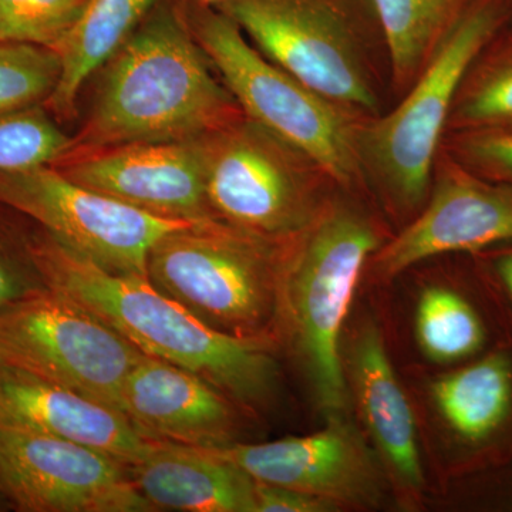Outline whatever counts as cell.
<instances>
[{"label": "cell", "mask_w": 512, "mask_h": 512, "mask_svg": "<svg viewBox=\"0 0 512 512\" xmlns=\"http://www.w3.org/2000/svg\"><path fill=\"white\" fill-rule=\"evenodd\" d=\"M177 20L148 23L111 62L72 151L140 143H184L239 119L241 109ZM70 151V153H72Z\"/></svg>", "instance_id": "obj_2"}, {"label": "cell", "mask_w": 512, "mask_h": 512, "mask_svg": "<svg viewBox=\"0 0 512 512\" xmlns=\"http://www.w3.org/2000/svg\"><path fill=\"white\" fill-rule=\"evenodd\" d=\"M127 470L156 511L256 512L254 478L208 448L160 441Z\"/></svg>", "instance_id": "obj_17"}, {"label": "cell", "mask_w": 512, "mask_h": 512, "mask_svg": "<svg viewBox=\"0 0 512 512\" xmlns=\"http://www.w3.org/2000/svg\"><path fill=\"white\" fill-rule=\"evenodd\" d=\"M197 39L239 109L340 184L362 174L353 111L309 89L269 62L227 15L198 20Z\"/></svg>", "instance_id": "obj_6"}, {"label": "cell", "mask_w": 512, "mask_h": 512, "mask_svg": "<svg viewBox=\"0 0 512 512\" xmlns=\"http://www.w3.org/2000/svg\"><path fill=\"white\" fill-rule=\"evenodd\" d=\"M87 0H0V42L57 50Z\"/></svg>", "instance_id": "obj_26"}, {"label": "cell", "mask_w": 512, "mask_h": 512, "mask_svg": "<svg viewBox=\"0 0 512 512\" xmlns=\"http://www.w3.org/2000/svg\"><path fill=\"white\" fill-rule=\"evenodd\" d=\"M55 168L74 183L150 214L218 221L205 192L198 140L72 151Z\"/></svg>", "instance_id": "obj_13"}, {"label": "cell", "mask_w": 512, "mask_h": 512, "mask_svg": "<svg viewBox=\"0 0 512 512\" xmlns=\"http://www.w3.org/2000/svg\"><path fill=\"white\" fill-rule=\"evenodd\" d=\"M508 15L510 0H477L444 37L402 103L360 126L362 170L375 174L407 207H416L426 197L458 90Z\"/></svg>", "instance_id": "obj_5"}, {"label": "cell", "mask_w": 512, "mask_h": 512, "mask_svg": "<svg viewBox=\"0 0 512 512\" xmlns=\"http://www.w3.org/2000/svg\"><path fill=\"white\" fill-rule=\"evenodd\" d=\"M0 202L101 268L146 278L148 255L160 239L205 222L150 214L74 183L53 165L0 171Z\"/></svg>", "instance_id": "obj_9"}, {"label": "cell", "mask_w": 512, "mask_h": 512, "mask_svg": "<svg viewBox=\"0 0 512 512\" xmlns=\"http://www.w3.org/2000/svg\"><path fill=\"white\" fill-rule=\"evenodd\" d=\"M507 241H512L511 185L448 164L419 218L377 249L375 269L382 278H393L433 256Z\"/></svg>", "instance_id": "obj_14"}, {"label": "cell", "mask_w": 512, "mask_h": 512, "mask_svg": "<svg viewBox=\"0 0 512 512\" xmlns=\"http://www.w3.org/2000/svg\"><path fill=\"white\" fill-rule=\"evenodd\" d=\"M498 275L512 298V252L504 255L497 264Z\"/></svg>", "instance_id": "obj_30"}, {"label": "cell", "mask_w": 512, "mask_h": 512, "mask_svg": "<svg viewBox=\"0 0 512 512\" xmlns=\"http://www.w3.org/2000/svg\"><path fill=\"white\" fill-rule=\"evenodd\" d=\"M256 512H326L338 505L291 488L255 481Z\"/></svg>", "instance_id": "obj_28"}, {"label": "cell", "mask_w": 512, "mask_h": 512, "mask_svg": "<svg viewBox=\"0 0 512 512\" xmlns=\"http://www.w3.org/2000/svg\"><path fill=\"white\" fill-rule=\"evenodd\" d=\"M231 402L202 377L143 355L124 382L120 410L147 439L217 448L235 443Z\"/></svg>", "instance_id": "obj_15"}, {"label": "cell", "mask_w": 512, "mask_h": 512, "mask_svg": "<svg viewBox=\"0 0 512 512\" xmlns=\"http://www.w3.org/2000/svg\"><path fill=\"white\" fill-rule=\"evenodd\" d=\"M437 409L451 430L468 443L493 437L512 410V366L495 353L433 384Z\"/></svg>", "instance_id": "obj_20"}, {"label": "cell", "mask_w": 512, "mask_h": 512, "mask_svg": "<svg viewBox=\"0 0 512 512\" xmlns=\"http://www.w3.org/2000/svg\"><path fill=\"white\" fill-rule=\"evenodd\" d=\"M416 335L423 352L441 363L476 355L485 340L483 322L471 303L458 293L437 286L420 296Z\"/></svg>", "instance_id": "obj_22"}, {"label": "cell", "mask_w": 512, "mask_h": 512, "mask_svg": "<svg viewBox=\"0 0 512 512\" xmlns=\"http://www.w3.org/2000/svg\"><path fill=\"white\" fill-rule=\"evenodd\" d=\"M450 120L463 131L512 128V43L478 56L458 90Z\"/></svg>", "instance_id": "obj_23"}, {"label": "cell", "mask_w": 512, "mask_h": 512, "mask_svg": "<svg viewBox=\"0 0 512 512\" xmlns=\"http://www.w3.org/2000/svg\"><path fill=\"white\" fill-rule=\"evenodd\" d=\"M154 0H87L69 35L56 50L59 80L47 99L55 113L69 117L86 80L133 35Z\"/></svg>", "instance_id": "obj_19"}, {"label": "cell", "mask_w": 512, "mask_h": 512, "mask_svg": "<svg viewBox=\"0 0 512 512\" xmlns=\"http://www.w3.org/2000/svg\"><path fill=\"white\" fill-rule=\"evenodd\" d=\"M276 244L221 221L201 222L154 245L147 278L212 329L239 338L269 336L285 258Z\"/></svg>", "instance_id": "obj_4"}, {"label": "cell", "mask_w": 512, "mask_h": 512, "mask_svg": "<svg viewBox=\"0 0 512 512\" xmlns=\"http://www.w3.org/2000/svg\"><path fill=\"white\" fill-rule=\"evenodd\" d=\"M0 497L26 512H153L126 466L62 437L0 421Z\"/></svg>", "instance_id": "obj_11"}, {"label": "cell", "mask_w": 512, "mask_h": 512, "mask_svg": "<svg viewBox=\"0 0 512 512\" xmlns=\"http://www.w3.org/2000/svg\"><path fill=\"white\" fill-rule=\"evenodd\" d=\"M458 154L476 174L512 187V128L464 131Z\"/></svg>", "instance_id": "obj_27"}, {"label": "cell", "mask_w": 512, "mask_h": 512, "mask_svg": "<svg viewBox=\"0 0 512 512\" xmlns=\"http://www.w3.org/2000/svg\"><path fill=\"white\" fill-rule=\"evenodd\" d=\"M0 501H3V503H6V501H5V500H3V498H2V497H0ZM6 504H8V503H6Z\"/></svg>", "instance_id": "obj_32"}, {"label": "cell", "mask_w": 512, "mask_h": 512, "mask_svg": "<svg viewBox=\"0 0 512 512\" xmlns=\"http://www.w3.org/2000/svg\"><path fill=\"white\" fill-rule=\"evenodd\" d=\"M60 56L49 47L0 42V114L47 100L59 80Z\"/></svg>", "instance_id": "obj_25"}, {"label": "cell", "mask_w": 512, "mask_h": 512, "mask_svg": "<svg viewBox=\"0 0 512 512\" xmlns=\"http://www.w3.org/2000/svg\"><path fill=\"white\" fill-rule=\"evenodd\" d=\"M72 148V138L39 107L0 114V171L53 165Z\"/></svg>", "instance_id": "obj_24"}, {"label": "cell", "mask_w": 512, "mask_h": 512, "mask_svg": "<svg viewBox=\"0 0 512 512\" xmlns=\"http://www.w3.org/2000/svg\"><path fill=\"white\" fill-rule=\"evenodd\" d=\"M202 2H227V0H202Z\"/></svg>", "instance_id": "obj_31"}, {"label": "cell", "mask_w": 512, "mask_h": 512, "mask_svg": "<svg viewBox=\"0 0 512 512\" xmlns=\"http://www.w3.org/2000/svg\"><path fill=\"white\" fill-rule=\"evenodd\" d=\"M205 192L214 217L229 227L284 242L320 211L301 154L251 120L232 121L198 138Z\"/></svg>", "instance_id": "obj_7"}, {"label": "cell", "mask_w": 512, "mask_h": 512, "mask_svg": "<svg viewBox=\"0 0 512 512\" xmlns=\"http://www.w3.org/2000/svg\"><path fill=\"white\" fill-rule=\"evenodd\" d=\"M224 10L279 69L346 109L377 113L379 101L339 0H227Z\"/></svg>", "instance_id": "obj_10"}, {"label": "cell", "mask_w": 512, "mask_h": 512, "mask_svg": "<svg viewBox=\"0 0 512 512\" xmlns=\"http://www.w3.org/2000/svg\"><path fill=\"white\" fill-rule=\"evenodd\" d=\"M477 0H369L389 49L394 82L417 79L447 33Z\"/></svg>", "instance_id": "obj_21"}, {"label": "cell", "mask_w": 512, "mask_h": 512, "mask_svg": "<svg viewBox=\"0 0 512 512\" xmlns=\"http://www.w3.org/2000/svg\"><path fill=\"white\" fill-rule=\"evenodd\" d=\"M258 483L291 488L338 505H375L382 476L359 431L330 414L325 429L271 443L208 448Z\"/></svg>", "instance_id": "obj_12"}, {"label": "cell", "mask_w": 512, "mask_h": 512, "mask_svg": "<svg viewBox=\"0 0 512 512\" xmlns=\"http://www.w3.org/2000/svg\"><path fill=\"white\" fill-rule=\"evenodd\" d=\"M28 252L46 288L72 299L144 355L202 377L247 407L271 396L278 366L269 336L239 338L212 329L146 276L107 271L52 235L36 239Z\"/></svg>", "instance_id": "obj_1"}, {"label": "cell", "mask_w": 512, "mask_h": 512, "mask_svg": "<svg viewBox=\"0 0 512 512\" xmlns=\"http://www.w3.org/2000/svg\"><path fill=\"white\" fill-rule=\"evenodd\" d=\"M0 421L92 447L126 467L151 456L160 443L113 407L3 365Z\"/></svg>", "instance_id": "obj_16"}, {"label": "cell", "mask_w": 512, "mask_h": 512, "mask_svg": "<svg viewBox=\"0 0 512 512\" xmlns=\"http://www.w3.org/2000/svg\"><path fill=\"white\" fill-rule=\"evenodd\" d=\"M350 372L367 430L390 471L407 490H420L423 468L412 406L394 375L375 325H367L357 333L350 350Z\"/></svg>", "instance_id": "obj_18"}, {"label": "cell", "mask_w": 512, "mask_h": 512, "mask_svg": "<svg viewBox=\"0 0 512 512\" xmlns=\"http://www.w3.org/2000/svg\"><path fill=\"white\" fill-rule=\"evenodd\" d=\"M295 242L282 265L279 313L320 409L338 414L348 397L340 336L379 235L359 212L330 205L320 208Z\"/></svg>", "instance_id": "obj_3"}, {"label": "cell", "mask_w": 512, "mask_h": 512, "mask_svg": "<svg viewBox=\"0 0 512 512\" xmlns=\"http://www.w3.org/2000/svg\"><path fill=\"white\" fill-rule=\"evenodd\" d=\"M42 288L45 285L40 281L39 275H26L6 256L0 254V308Z\"/></svg>", "instance_id": "obj_29"}, {"label": "cell", "mask_w": 512, "mask_h": 512, "mask_svg": "<svg viewBox=\"0 0 512 512\" xmlns=\"http://www.w3.org/2000/svg\"><path fill=\"white\" fill-rule=\"evenodd\" d=\"M144 353L72 299L42 288L0 308V365L120 410Z\"/></svg>", "instance_id": "obj_8"}]
</instances>
